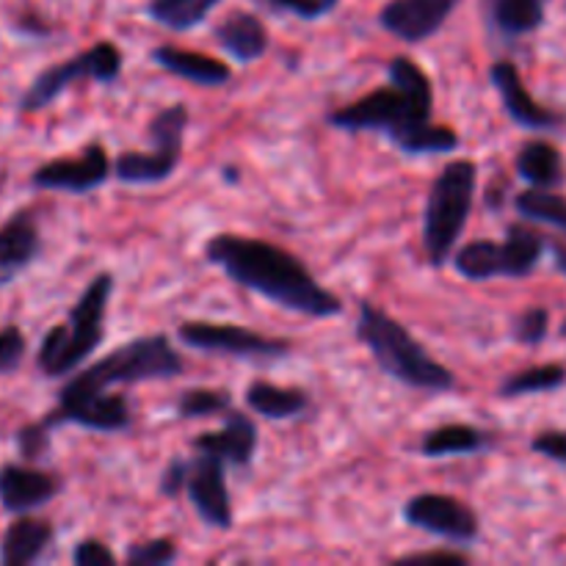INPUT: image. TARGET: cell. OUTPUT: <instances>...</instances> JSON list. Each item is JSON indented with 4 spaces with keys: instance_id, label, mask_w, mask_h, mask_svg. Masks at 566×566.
<instances>
[{
    "instance_id": "cell-22",
    "label": "cell",
    "mask_w": 566,
    "mask_h": 566,
    "mask_svg": "<svg viewBox=\"0 0 566 566\" xmlns=\"http://www.w3.org/2000/svg\"><path fill=\"white\" fill-rule=\"evenodd\" d=\"M243 403L265 420H293L307 412L310 396L302 387H285L274 385L269 379H254L249 381L247 392H243Z\"/></svg>"
},
{
    "instance_id": "cell-39",
    "label": "cell",
    "mask_w": 566,
    "mask_h": 566,
    "mask_svg": "<svg viewBox=\"0 0 566 566\" xmlns=\"http://www.w3.org/2000/svg\"><path fill=\"white\" fill-rule=\"evenodd\" d=\"M188 470H191V459H171L169 464L164 468V473H160V481H158V492L164 497H177L186 492V484H188Z\"/></svg>"
},
{
    "instance_id": "cell-25",
    "label": "cell",
    "mask_w": 566,
    "mask_h": 566,
    "mask_svg": "<svg viewBox=\"0 0 566 566\" xmlns=\"http://www.w3.org/2000/svg\"><path fill=\"white\" fill-rule=\"evenodd\" d=\"M492 437L484 429L470 423H446L426 431L420 440V453L429 459L442 457H464V453H479L490 448Z\"/></svg>"
},
{
    "instance_id": "cell-20",
    "label": "cell",
    "mask_w": 566,
    "mask_h": 566,
    "mask_svg": "<svg viewBox=\"0 0 566 566\" xmlns=\"http://www.w3.org/2000/svg\"><path fill=\"white\" fill-rule=\"evenodd\" d=\"M551 0H481L486 25L503 39H523L545 25Z\"/></svg>"
},
{
    "instance_id": "cell-37",
    "label": "cell",
    "mask_w": 566,
    "mask_h": 566,
    "mask_svg": "<svg viewBox=\"0 0 566 566\" xmlns=\"http://www.w3.org/2000/svg\"><path fill=\"white\" fill-rule=\"evenodd\" d=\"M265 9L285 11V14L298 17V20H321V17L332 14L340 0H260Z\"/></svg>"
},
{
    "instance_id": "cell-15",
    "label": "cell",
    "mask_w": 566,
    "mask_h": 566,
    "mask_svg": "<svg viewBox=\"0 0 566 566\" xmlns=\"http://www.w3.org/2000/svg\"><path fill=\"white\" fill-rule=\"evenodd\" d=\"M64 490V481L55 473L33 464H3L0 468V506L9 514H28L42 509Z\"/></svg>"
},
{
    "instance_id": "cell-14",
    "label": "cell",
    "mask_w": 566,
    "mask_h": 566,
    "mask_svg": "<svg viewBox=\"0 0 566 566\" xmlns=\"http://www.w3.org/2000/svg\"><path fill=\"white\" fill-rule=\"evenodd\" d=\"M490 81L497 88V94H501L503 108L512 116L514 125L525 127V130H556V127H562L564 116L536 103V97L528 92L523 75H520V66L514 61H495L490 70Z\"/></svg>"
},
{
    "instance_id": "cell-27",
    "label": "cell",
    "mask_w": 566,
    "mask_h": 566,
    "mask_svg": "<svg viewBox=\"0 0 566 566\" xmlns=\"http://www.w3.org/2000/svg\"><path fill=\"white\" fill-rule=\"evenodd\" d=\"M221 0H147V14L175 33L193 31L210 17Z\"/></svg>"
},
{
    "instance_id": "cell-1",
    "label": "cell",
    "mask_w": 566,
    "mask_h": 566,
    "mask_svg": "<svg viewBox=\"0 0 566 566\" xmlns=\"http://www.w3.org/2000/svg\"><path fill=\"white\" fill-rule=\"evenodd\" d=\"M390 83L370 88L354 103L326 114V122L348 133H381L407 155H446L459 149V133L434 125V86L423 66L409 55L387 64Z\"/></svg>"
},
{
    "instance_id": "cell-34",
    "label": "cell",
    "mask_w": 566,
    "mask_h": 566,
    "mask_svg": "<svg viewBox=\"0 0 566 566\" xmlns=\"http://www.w3.org/2000/svg\"><path fill=\"white\" fill-rule=\"evenodd\" d=\"M551 335V310L547 307H528L514 318V340L520 346L536 348Z\"/></svg>"
},
{
    "instance_id": "cell-18",
    "label": "cell",
    "mask_w": 566,
    "mask_h": 566,
    "mask_svg": "<svg viewBox=\"0 0 566 566\" xmlns=\"http://www.w3.org/2000/svg\"><path fill=\"white\" fill-rule=\"evenodd\" d=\"M149 59L166 70L169 75L182 77L197 86H227L232 81V66L227 61L213 59L208 53H197V50L177 48V44H160L149 53Z\"/></svg>"
},
{
    "instance_id": "cell-8",
    "label": "cell",
    "mask_w": 566,
    "mask_h": 566,
    "mask_svg": "<svg viewBox=\"0 0 566 566\" xmlns=\"http://www.w3.org/2000/svg\"><path fill=\"white\" fill-rule=\"evenodd\" d=\"M177 340L197 352L238 359H282L293 352V343L285 337H269L247 326L213 324V321H182L177 326Z\"/></svg>"
},
{
    "instance_id": "cell-21",
    "label": "cell",
    "mask_w": 566,
    "mask_h": 566,
    "mask_svg": "<svg viewBox=\"0 0 566 566\" xmlns=\"http://www.w3.org/2000/svg\"><path fill=\"white\" fill-rule=\"evenodd\" d=\"M42 252V235H39L36 213L31 208H22L0 227V271L14 274L25 269Z\"/></svg>"
},
{
    "instance_id": "cell-5",
    "label": "cell",
    "mask_w": 566,
    "mask_h": 566,
    "mask_svg": "<svg viewBox=\"0 0 566 566\" xmlns=\"http://www.w3.org/2000/svg\"><path fill=\"white\" fill-rule=\"evenodd\" d=\"M111 293H114V274L99 271L72 304L64 324H55L44 332L36 354V368L42 370V376L61 379V376L75 374L94 357L105 337Z\"/></svg>"
},
{
    "instance_id": "cell-40",
    "label": "cell",
    "mask_w": 566,
    "mask_h": 566,
    "mask_svg": "<svg viewBox=\"0 0 566 566\" xmlns=\"http://www.w3.org/2000/svg\"><path fill=\"white\" fill-rule=\"evenodd\" d=\"M531 451L551 459V462L566 464V429H551L536 434L534 440H531Z\"/></svg>"
},
{
    "instance_id": "cell-42",
    "label": "cell",
    "mask_w": 566,
    "mask_h": 566,
    "mask_svg": "<svg viewBox=\"0 0 566 566\" xmlns=\"http://www.w3.org/2000/svg\"><path fill=\"white\" fill-rule=\"evenodd\" d=\"M547 249L553 252V263L566 276V238H547Z\"/></svg>"
},
{
    "instance_id": "cell-17",
    "label": "cell",
    "mask_w": 566,
    "mask_h": 566,
    "mask_svg": "<svg viewBox=\"0 0 566 566\" xmlns=\"http://www.w3.org/2000/svg\"><path fill=\"white\" fill-rule=\"evenodd\" d=\"M213 39L227 55H232L241 64H252V61L263 59L269 53V28L260 20L254 11L232 9L216 22Z\"/></svg>"
},
{
    "instance_id": "cell-30",
    "label": "cell",
    "mask_w": 566,
    "mask_h": 566,
    "mask_svg": "<svg viewBox=\"0 0 566 566\" xmlns=\"http://www.w3.org/2000/svg\"><path fill=\"white\" fill-rule=\"evenodd\" d=\"M514 208L523 219L536 221V224L556 227L566 235V197L556 193L553 188H528L514 197Z\"/></svg>"
},
{
    "instance_id": "cell-29",
    "label": "cell",
    "mask_w": 566,
    "mask_h": 566,
    "mask_svg": "<svg viewBox=\"0 0 566 566\" xmlns=\"http://www.w3.org/2000/svg\"><path fill=\"white\" fill-rule=\"evenodd\" d=\"M188 125H191V114L182 103L166 105L158 114L149 119L147 136L153 142L155 153L166 155V158H182V138H186Z\"/></svg>"
},
{
    "instance_id": "cell-26",
    "label": "cell",
    "mask_w": 566,
    "mask_h": 566,
    "mask_svg": "<svg viewBox=\"0 0 566 566\" xmlns=\"http://www.w3.org/2000/svg\"><path fill=\"white\" fill-rule=\"evenodd\" d=\"M180 160L166 158V155L155 153H136V149H127L119 158L114 160V175L119 182H127V186H155V182L169 180L177 171Z\"/></svg>"
},
{
    "instance_id": "cell-32",
    "label": "cell",
    "mask_w": 566,
    "mask_h": 566,
    "mask_svg": "<svg viewBox=\"0 0 566 566\" xmlns=\"http://www.w3.org/2000/svg\"><path fill=\"white\" fill-rule=\"evenodd\" d=\"M175 409L182 420L224 418V412L232 409V392L224 387H191L177 396Z\"/></svg>"
},
{
    "instance_id": "cell-12",
    "label": "cell",
    "mask_w": 566,
    "mask_h": 566,
    "mask_svg": "<svg viewBox=\"0 0 566 566\" xmlns=\"http://www.w3.org/2000/svg\"><path fill=\"white\" fill-rule=\"evenodd\" d=\"M186 492L191 506L205 520V525L219 531L232 528V501L230 486H227V464L219 457L199 453L197 459H191Z\"/></svg>"
},
{
    "instance_id": "cell-19",
    "label": "cell",
    "mask_w": 566,
    "mask_h": 566,
    "mask_svg": "<svg viewBox=\"0 0 566 566\" xmlns=\"http://www.w3.org/2000/svg\"><path fill=\"white\" fill-rule=\"evenodd\" d=\"M55 528L50 520L31 517V514H17L14 523H9L3 539H0V564L3 566H28L48 553L53 545Z\"/></svg>"
},
{
    "instance_id": "cell-41",
    "label": "cell",
    "mask_w": 566,
    "mask_h": 566,
    "mask_svg": "<svg viewBox=\"0 0 566 566\" xmlns=\"http://www.w3.org/2000/svg\"><path fill=\"white\" fill-rule=\"evenodd\" d=\"M398 564L412 566H468L470 558L459 551H426V553H409V556L398 558Z\"/></svg>"
},
{
    "instance_id": "cell-11",
    "label": "cell",
    "mask_w": 566,
    "mask_h": 566,
    "mask_svg": "<svg viewBox=\"0 0 566 566\" xmlns=\"http://www.w3.org/2000/svg\"><path fill=\"white\" fill-rule=\"evenodd\" d=\"M48 429H61V426H83V429L99 431V434H114L125 431L133 423L130 403L122 392H94V396L77 398H55V407L48 409L42 418Z\"/></svg>"
},
{
    "instance_id": "cell-43",
    "label": "cell",
    "mask_w": 566,
    "mask_h": 566,
    "mask_svg": "<svg viewBox=\"0 0 566 566\" xmlns=\"http://www.w3.org/2000/svg\"><path fill=\"white\" fill-rule=\"evenodd\" d=\"M232 169H235V166H227V171H224V177H227V180H230V182L241 180V175H235V171H232Z\"/></svg>"
},
{
    "instance_id": "cell-3",
    "label": "cell",
    "mask_w": 566,
    "mask_h": 566,
    "mask_svg": "<svg viewBox=\"0 0 566 566\" xmlns=\"http://www.w3.org/2000/svg\"><path fill=\"white\" fill-rule=\"evenodd\" d=\"M354 332L370 352V357L376 359V365L387 376L401 381L403 387L423 392H451L457 387L453 370L431 357L423 343L387 310L370 302H359Z\"/></svg>"
},
{
    "instance_id": "cell-24",
    "label": "cell",
    "mask_w": 566,
    "mask_h": 566,
    "mask_svg": "<svg viewBox=\"0 0 566 566\" xmlns=\"http://www.w3.org/2000/svg\"><path fill=\"white\" fill-rule=\"evenodd\" d=\"M514 169L528 188H556L564 182V155L545 138H531L520 147Z\"/></svg>"
},
{
    "instance_id": "cell-9",
    "label": "cell",
    "mask_w": 566,
    "mask_h": 566,
    "mask_svg": "<svg viewBox=\"0 0 566 566\" xmlns=\"http://www.w3.org/2000/svg\"><path fill=\"white\" fill-rule=\"evenodd\" d=\"M403 520L412 528L440 536L453 545H470L481 534L479 514L468 503L446 495V492H420V495L409 497L403 503Z\"/></svg>"
},
{
    "instance_id": "cell-13",
    "label": "cell",
    "mask_w": 566,
    "mask_h": 566,
    "mask_svg": "<svg viewBox=\"0 0 566 566\" xmlns=\"http://www.w3.org/2000/svg\"><path fill=\"white\" fill-rule=\"evenodd\" d=\"M462 0H387L379 11V25L407 44L434 36Z\"/></svg>"
},
{
    "instance_id": "cell-35",
    "label": "cell",
    "mask_w": 566,
    "mask_h": 566,
    "mask_svg": "<svg viewBox=\"0 0 566 566\" xmlns=\"http://www.w3.org/2000/svg\"><path fill=\"white\" fill-rule=\"evenodd\" d=\"M50 431L48 426L42 423V420H36V423H25L22 429H17V453L22 457V462L33 464L39 462V459L48 457L50 451Z\"/></svg>"
},
{
    "instance_id": "cell-44",
    "label": "cell",
    "mask_w": 566,
    "mask_h": 566,
    "mask_svg": "<svg viewBox=\"0 0 566 566\" xmlns=\"http://www.w3.org/2000/svg\"><path fill=\"white\" fill-rule=\"evenodd\" d=\"M558 335H562V337H564V340H566V318H564V324H562V329H558Z\"/></svg>"
},
{
    "instance_id": "cell-23",
    "label": "cell",
    "mask_w": 566,
    "mask_h": 566,
    "mask_svg": "<svg viewBox=\"0 0 566 566\" xmlns=\"http://www.w3.org/2000/svg\"><path fill=\"white\" fill-rule=\"evenodd\" d=\"M547 249V238L542 235L536 227L517 221L509 224L506 238L501 241V260H503V276L509 280H525L536 271L542 254Z\"/></svg>"
},
{
    "instance_id": "cell-16",
    "label": "cell",
    "mask_w": 566,
    "mask_h": 566,
    "mask_svg": "<svg viewBox=\"0 0 566 566\" xmlns=\"http://www.w3.org/2000/svg\"><path fill=\"white\" fill-rule=\"evenodd\" d=\"M258 426L249 418L247 412H238L235 407L230 412H224V426L219 431H205L197 440L191 442V448L197 453H210V457H219L224 464L232 468H249L258 453Z\"/></svg>"
},
{
    "instance_id": "cell-36",
    "label": "cell",
    "mask_w": 566,
    "mask_h": 566,
    "mask_svg": "<svg viewBox=\"0 0 566 566\" xmlns=\"http://www.w3.org/2000/svg\"><path fill=\"white\" fill-rule=\"evenodd\" d=\"M28 354V337L17 324L0 329V374H14Z\"/></svg>"
},
{
    "instance_id": "cell-28",
    "label": "cell",
    "mask_w": 566,
    "mask_h": 566,
    "mask_svg": "<svg viewBox=\"0 0 566 566\" xmlns=\"http://www.w3.org/2000/svg\"><path fill=\"white\" fill-rule=\"evenodd\" d=\"M453 269L470 282H486L503 276V260H501V241H470L464 247L453 249Z\"/></svg>"
},
{
    "instance_id": "cell-33",
    "label": "cell",
    "mask_w": 566,
    "mask_h": 566,
    "mask_svg": "<svg viewBox=\"0 0 566 566\" xmlns=\"http://www.w3.org/2000/svg\"><path fill=\"white\" fill-rule=\"evenodd\" d=\"M180 556V547L171 536H160V539H147L136 542V545L127 547L125 564L127 566H164L177 562Z\"/></svg>"
},
{
    "instance_id": "cell-2",
    "label": "cell",
    "mask_w": 566,
    "mask_h": 566,
    "mask_svg": "<svg viewBox=\"0 0 566 566\" xmlns=\"http://www.w3.org/2000/svg\"><path fill=\"white\" fill-rule=\"evenodd\" d=\"M205 258L235 285L269 298L276 307L307 318H335L343 313V298L321 285L296 254L263 238L219 232L205 243Z\"/></svg>"
},
{
    "instance_id": "cell-7",
    "label": "cell",
    "mask_w": 566,
    "mask_h": 566,
    "mask_svg": "<svg viewBox=\"0 0 566 566\" xmlns=\"http://www.w3.org/2000/svg\"><path fill=\"white\" fill-rule=\"evenodd\" d=\"M122 66H125V55H122L119 44L103 39L88 50L75 53L70 61H61V64L39 72L20 97V111L22 114H36V111L53 105L66 88L81 81L114 83L122 75Z\"/></svg>"
},
{
    "instance_id": "cell-38",
    "label": "cell",
    "mask_w": 566,
    "mask_h": 566,
    "mask_svg": "<svg viewBox=\"0 0 566 566\" xmlns=\"http://www.w3.org/2000/svg\"><path fill=\"white\" fill-rule=\"evenodd\" d=\"M119 558L114 556L105 542L99 539H81L72 551V564L75 566H116Z\"/></svg>"
},
{
    "instance_id": "cell-6",
    "label": "cell",
    "mask_w": 566,
    "mask_h": 566,
    "mask_svg": "<svg viewBox=\"0 0 566 566\" xmlns=\"http://www.w3.org/2000/svg\"><path fill=\"white\" fill-rule=\"evenodd\" d=\"M475 188H479V164L470 158L446 164L431 182L423 210V249L434 269H442L451 260L473 213Z\"/></svg>"
},
{
    "instance_id": "cell-31",
    "label": "cell",
    "mask_w": 566,
    "mask_h": 566,
    "mask_svg": "<svg viewBox=\"0 0 566 566\" xmlns=\"http://www.w3.org/2000/svg\"><path fill=\"white\" fill-rule=\"evenodd\" d=\"M564 385H566L564 365L547 363V365H534V368H525L520 370V374H512L509 379H503L497 396L523 398V396H536V392H553Z\"/></svg>"
},
{
    "instance_id": "cell-4",
    "label": "cell",
    "mask_w": 566,
    "mask_h": 566,
    "mask_svg": "<svg viewBox=\"0 0 566 566\" xmlns=\"http://www.w3.org/2000/svg\"><path fill=\"white\" fill-rule=\"evenodd\" d=\"M186 374V359L171 346L166 335H142L111 348L105 357L81 365L61 385L59 398L94 396L116 385H142V381L177 379Z\"/></svg>"
},
{
    "instance_id": "cell-10",
    "label": "cell",
    "mask_w": 566,
    "mask_h": 566,
    "mask_svg": "<svg viewBox=\"0 0 566 566\" xmlns=\"http://www.w3.org/2000/svg\"><path fill=\"white\" fill-rule=\"evenodd\" d=\"M114 175V160L103 144H86L77 155L53 158L48 164L36 166L31 182L44 191L64 193H88L94 188L105 186V180Z\"/></svg>"
}]
</instances>
